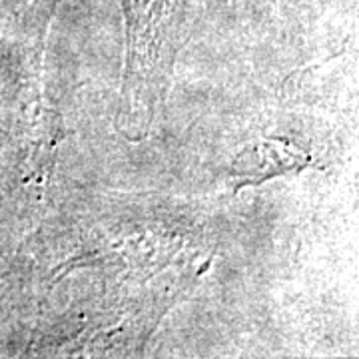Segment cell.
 Instances as JSON below:
<instances>
[{
  "instance_id": "1",
  "label": "cell",
  "mask_w": 359,
  "mask_h": 359,
  "mask_svg": "<svg viewBox=\"0 0 359 359\" xmlns=\"http://www.w3.org/2000/svg\"><path fill=\"white\" fill-rule=\"evenodd\" d=\"M304 164H306L304 152L280 142H264V144H256L254 148L244 152L242 158H238L236 174L257 176L256 182H259L262 178H269L271 174L297 170Z\"/></svg>"
}]
</instances>
